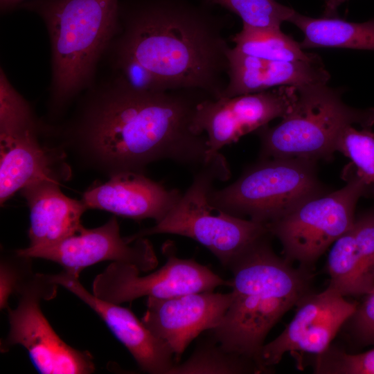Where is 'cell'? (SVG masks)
<instances>
[{"label":"cell","mask_w":374,"mask_h":374,"mask_svg":"<svg viewBox=\"0 0 374 374\" xmlns=\"http://www.w3.org/2000/svg\"><path fill=\"white\" fill-rule=\"evenodd\" d=\"M337 151L351 161L357 176L374 186V133L371 128L346 127L340 135Z\"/></svg>","instance_id":"d4e9b609"},{"label":"cell","mask_w":374,"mask_h":374,"mask_svg":"<svg viewBox=\"0 0 374 374\" xmlns=\"http://www.w3.org/2000/svg\"><path fill=\"white\" fill-rule=\"evenodd\" d=\"M57 285L48 274H34L17 290L18 304L8 308L9 331L1 351L15 345L24 346L37 371L42 374H89L95 371L92 355L68 345L44 315L42 301L57 295Z\"/></svg>","instance_id":"9c48e42d"},{"label":"cell","mask_w":374,"mask_h":374,"mask_svg":"<svg viewBox=\"0 0 374 374\" xmlns=\"http://www.w3.org/2000/svg\"><path fill=\"white\" fill-rule=\"evenodd\" d=\"M231 299V292L213 291L167 299L148 297L141 321L168 346L178 363L191 341L220 322Z\"/></svg>","instance_id":"9a60e30c"},{"label":"cell","mask_w":374,"mask_h":374,"mask_svg":"<svg viewBox=\"0 0 374 374\" xmlns=\"http://www.w3.org/2000/svg\"><path fill=\"white\" fill-rule=\"evenodd\" d=\"M39 139L36 117L26 99L9 96L0 103V202L39 179L59 180L57 158Z\"/></svg>","instance_id":"8fae6325"},{"label":"cell","mask_w":374,"mask_h":374,"mask_svg":"<svg viewBox=\"0 0 374 374\" xmlns=\"http://www.w3.org/2000/svg\"><path fill=\"white\" fill-rule=\"evenodd\" d=\"M32 258L19 254L1 256L0 262V308H9L8 300L33 274Z\"/></svg>","instance_id":"4316f807"},{"label":"cell","mask_w":374,"mask_h":374,"mask_svg":"<svg viewBox=\"0 0 374 374\" xmlns=\"http://www.w3.org/2000/svg\"><path fill=\"white\" fill-rule=\"evenodd\" d=\"M315 374H374V348L350 353L332 344L319 355H312Z\"/></svg>","instance_id":"484cf974"},{"label":"cell","mask_w":374,"mask_h":374,"mask_svg":"<svg viewBox=\"0 0 374 374\" xmlns=\"http://www.w3.org/2000/svg\"><path fill=\"white\" fill-rule=\"evenodd\" d=\"M324 1V15L326 17H332L336 12L338 7L347 0H323Z\"/></svg>","instance_id":"f546056e"},{"label":"cell","mask_w":374,"mask_h":374,"mask_svg":"<svg viewBox=\"0 0 374 374\" xmlns=\"http://www.w3.org/2000/svg\"><path fill=\"white\" fill-rule=\"evenodd\" d=\"M112 58L114 74L131 88L144 92L170 91L152 72L133 58L116 54Z\"/></svg>","instance_id":"83f0119b"},{"label":"cell","mask_w":374,"mask_h":374,"mask_svg":"<svg viewBox=\"0 0 374 374\" xmlns=\"http://www.w3.org/2000/svg\"><path fill=\"white\" fill-rule=\"evenodd\" d=\"M51 281L65 288L91 308L125 346L140 369L150 374H169L175 364L168 346L157 337L131 310L102 300L89 292L78 278L64 271L48 274Z\"/></svg>","instance_id":"2e32d148"},{"label":"cell","mask_w":374,"mask_h":374,"mask_svg":"<svg viewBox=\"0 0 374 374\" xmlns=\"http://www.w3.org/2000/svg\"><path fill=\"white\" fill-rule=\"evenodd\" d=\"M20 191L30 211L28 247L53 244L76 233L83 226L81 217L88 208L82 199L65 195L59 180L39 179Z\"/></svg>","instance_id":"ffe728a7"},{"label":"cell","mask_w":374,"mask_h":374,"mask_svg":"<svg viewBox=\"0 0 374 374\" xmlns=\"http://www.w3.org/2000/svg\"><path fill=\"white\" fill-rule=\"evenodd\" d=\"M289 22L303 34V48H339L374 51V19L355 23L333 18H312L295 12Z\"/></svg>","instance_id":"44dd1931"},{"label":"cell","mask_w":374,"mask_h":374,"mask_svg":"<svg viewBox=\"0 0 374 374\" xmlns=\"http://www.w3.org/2000/svg\"><path fill=\"white\" fill-rule=\"evenodd\" d=\"M330 287L345 297H358L374 287V211L355 219L330 249Z\"/></svg>","instance_id":"d6986e66"},{"label":"cell","mask_w":374,"mask_h":374,"mask_svg":"<svg viewBox=\"0 0 374 374\" xmlns=\"http://www.w3.org/2000/svg\"><path fill=\"white\" fill-rule=\"evenodd\" d=\"M296 97V87L283 86L269 90L219 98H206L195 109L191 129L207 139V161L227 145L283 118Z\"/></svg>","instance_id":"7c38bea8"},{"label":"cell","mask_w":374,"mask_h":374,"mask_svg":"<svg viewBox=\"0 0 374 374\" xmlns=\"http://www.w3.org/2000/svg\"><path fill=\"white\" fill-rule=\"evenodd\" d=\"M230 49L220 20L203 8L186 0H139L121 4L107 53L138 61L169 90L219 98L227 84Z\"/></svg>","instance_id":"7a4b0ae2"},{"label":"cell","mask_w":374,"mask_h":374,"mask_svg":"<svg viewBox=\"0 0 374 374\" xmlns=\"http://www.w3.org/2000/svg\"><path fill=\"white\" fill-rule=\"evenodd\" d=\"M228 60L227 84L222 97L283 86L327 84L330 78L320 57L310 61H275L245 55L231 48Z\"/></svg>","instance_id":"ac0fdd59"},{"label":"cell","mask_w":374,"mask_h":374,"mask_svg":"<svg viewBox=\"0 0 374 374\" xmlns=\"http://www.w3.org/2000/svg\"><path fill=\"white\" fill-rule=\"evenodd\" d=\"M323 193L315 161L292 157L265 158L230 185L208 195L213 211L267 224L303 201Z\"/></svg>","instance_id":"52a82bcc"},{"label":"cell","mask_w":374,"mask_h":374,"mask_svg":"<svg viewBox=\"0 0 374 374\" xmlns=\"http://www.w3.org/2000/svg\"><path fill=\"white\" fill-rule=\"evenodd\" d=\"M162 252L166 263L144 276L134 265L112 262L94 278L92 293L102 300L121 304L143 296L167 299L229 286V280L206 266L193 259L178 258L172 242L163 243Z\"/></svg>","instance_id":"30bf717a"},{"label":"cell","mask_w":374,"mask_h":374,"mask_svg":"<svg viewBox=\"0 0 374 374\" xmlns=\"http://www.w3.org/2000/svg\"><path fill=\"white\" fill-rule=\"evenodd\" d=\"M236 14L242 26L253 28H280L296 11L275 0H203Z\"/></svg>","instance_id":"cb8c5ba5"},{"label":"cell","mask_w":374,"mask_h":374,"mask_svg":"<svg viewBox=\"0 0 374 374\" xmlns=\"http://www.w3.org/2000/svg\"><path fill=\"white\" fill-rule=\"evenodd\" d=\"M372 186L355 174L340 189L313 196L267 224L269 233L283 247L284 258L312 271L325 251L352 227L357 203Z\"/></svg>","instance_id":"ba28073f"},{"label":"cell","mask_w":374,"mask_h":374,"mask_svg":"<svg viewBox=\"0 0 374 374\" xmlns=\"http://www.w3.org/2000/svg\"><path fill=\"white\" fill-rule=\"evenodd\" d=\"M88 90L71 133L90 160L109 175L143 173L168 160L196 172L207 161L204 134L191 129L196 106L211 98L191 90L144 92L114 76Z\"/></svg>","instance_id":"6da1fadb"},{"label":"cell","mask_w":374,"mask_h":374,"mask_svg":"<svg viewBox=\"0 0 374 374\" xmlns=\"http://www.w3.org/2000/svg\"><path fill=\"white\" fill-rule=\"evenodd\" d=\"M231 176L225 157L220 153L193 172L192 184L169 213L153 226L125 237L129 242L154 234H174L191 238L209 250L227 268L248 247L270 234L267 224L222 212L217 215L208 195L216 180Z\"/></svg>","instance_id":"8992f818"},{"label":"cell","mask_w":374,"mask_h":374,"mask_svg":"<svg viewBox=\"0 0 374 374\" xmlns=\"http://www.w3.org/2000/svg\"><path fill=\"white\" fill-rule=\"evenodd\" d=\"M182 194L143 173L125 172L112 175L107 182L90 188L82 199L88 208L136 220L153 219L157 223L175 206Z\"/></svg>","instance_id":"e0dca14e"},{"label":"cell","mask_w":374,"mask_h":374,"mask_svg":"<svg viewBox=\"0 0 374 374\" xmlns=\"http://www.w3.org/2000/svg\"><path fill=\"white\" fill-rule=\"evenodd\" d=\"M119 0H33L20 7L38 15L51 46V103L64 108L93 86L99 62L116 34Z\"/></svg>","instance_id":"277c9868"},{"label":"cell","mask_w":374,"mask_h":374,"mask_svg":"<svg viewBox=\"0 0 374 374\" xmlns=\"http://www.w3.org/2000/svg\"><path fill=\"white\" fill-rule=\"evenodd\" d=\"M228 269L233 275L229 280L232 299L220 322L208 335L227 350L258 364L268 333L311 292L313 275L276 255L269 235L251 244Z\"/></svg>","instance_id":"3957f363"},{"label":"cell","mask_w":374,"mask_h":374,"mask_svg":"<svg viewBox=\"0 0 374 374\" xmlns=\"http://www.w3.org/2000/svg\"><path fill=\"white\" fill-rule=\"evenodd\" d=\"M346 298L330 286L305 294L296 304L290 323L262 347L258 364L264 372L271 373L286 353L316 355L326 350L357 308L358 303Z\"/></svg>","instance_id":"4fadbf2b"},{"label":"cell","mask_w":374,"mask_h":374,"mask_svg":"<svg viewBox=\"0 0 374 374\" xmlns=\"http://www.w3.org/2000/svg\"><path fill=\"white\" fill-rule=\"evenodd\" d=\"M26 0H0V8L1 11H8L19 4L24 3Z\"/></svg>","instance_id":"4dcf8cb0"},{"label":"cell","mask_w":374,"mask_h":374,"mask_svg":"<svg viewBox=\"0 0 374 374\" xmlns=\"http://www.w3.org/2000/svg\"><path fill=\"white\" fill-rule=\"evenodd\" d=\"M343 327L358 347L374 344V287L366 295Z\"/></svg>","instance_id":"f1b7e54d"},{"label":"cell","mask_w":374,"mask_h":374,"mask_svg":"<svg viewBox=\"0 0 374 374\" xmlns=\"http://www.w3.org/2000/svg\"><path fill=\"white\" fill-rule=\"evenodd\" d=\"M265 373L249 358L230 352L208 335L201 338L191 355L175 363L169 374H259Z\"/></svg>","instance_id":"7402d4cb"},{"label":"cell","mask_w":374,"mask_h":374,"mask_svg":"<svg viewBox=\"0 0 374 374\" xmlns=\"http://www.w3.org/2000/svg\"><path fill=\"white\" fill-rule=\"evenodd\" d=\"M343 89L327 84L296 87V97L289 112L274 127L265 125L257 134L260 159H330L337 152L344 130L358 125H374V108L357 109L341 98Z\"/></svg>","instance_id":"5b68a950"},{"label":"cell","mask_w":374,"mask_h":374,"mask_svg":"<svg viewBox=\"0 0 374 374\" xmlns=\"http://www.w3.org/2000/svg\"><path fill=\"white\" fill-rule=\"evenodd\" d=\"M15 251L32 258L55 262L64 272L78 278L83 269L103 261L132 265L141 271L153 270L159 263L153 246L147 238L129 242L121 235L115 216L97 228L82 226L76 233L53 244Z\"/></svg>","instance_id":"5bb4252c"},{"label":"cell","mask_w":374,"mask_h":374,"mask_svg":"<svg viewBox=\"0 0 374 374\" xmlns=\"http://www.w3.org/2000/svg\"><path fill=\"white\" fill-rule=\"evenodd\" d=\"M235 51L253 57L275 61H310L317 57L303 51L280 28H253L242 26L232 38Z\"/></svg>","instance_id":"603a6c76"}]
</instances>
